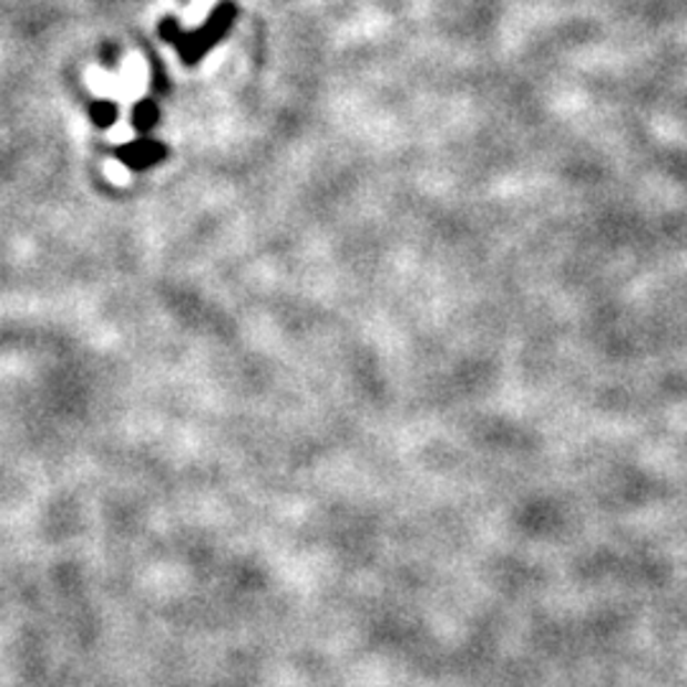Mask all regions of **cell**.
Instances as JSON below:
<instances>
[{"label":"cell","mask_w":687,"mask_h":687,"mask_svg":"<svg viewBox=\"0 0 687 687\" xmlns=\"http://www.w3.org/2000/svg\"><path fill=\"white\" fill-rule=\"evenodd\" d=\"M232 19H235V6H222L214 11V16L209 19V23L204 29L194 31V33H178L174 21H166L161 25V33H166L171 39V44H176L182 57L186 59L188 64H194L196 59L202 54H206L214 44H217L222 33H227V29L232 25Z\"/></svg>","instance_id":"obj_1"},{"label":"cell","mask_w":687,"mask_h":687,"mask_svg":"<svg viewBox=\"0 0 687 687\" xmlns=\"http://www.w3.org/2000/svg\"><path fill=\"white\" fill-rule=\"evenodd\" d=\"M123 156L127 158V163H131L133 168H145V166H151L156 158L166 156V151H163L158 143H135L133 148H127L123 153Z\"/></svg>","instance_id":"obj_2"},{"label":"cell","mask_w":687,"mask_h":687,"mask_svg":"<svg viewBox=\"0 0 687 687\" xmlns=\"http://www.w3.org/2000/svg\"><path fill=\"white\" fill-rule=\"evenodd\" d=\"M92 115L100 127H107L115 120V105L113 102H98V105L92 107Z\"/></svg>","instance_id":"obj_3"},{"label":"cell","mask_w":687,"mask_h":687,"mask_svg":"<svg viewBox=\"0 0 687 687\" xmlns=\"http://www.w3.org/2000/svg\"><path fill=\"white\" fill-rule=\"evenodd\" d=\"M153 120H156V107H153L151 102H143V105H137V110H135V125L137 127H148Z\"/></svg>","instance_id":"obj_4"}]
</instances>
